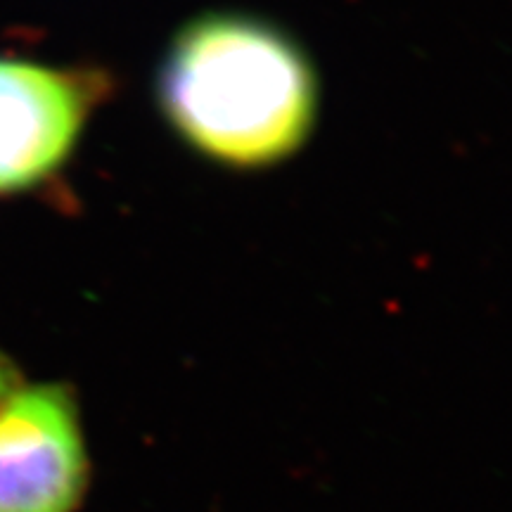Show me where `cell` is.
<instances>
[{
    "mask_svg": "<svg viewBox=\"0 0 512 512\" xmlns=\"http://www.w3.org/2000/svg\"><path fill=\"white\" fill-rule=\"evenodd\" d=\"M159 110L185 145L230 169H266L304 147L318 79L304 48L266 19H190L157 74Z\"/></svg>",
    "mask_w": 512,
    "mask_h": 512,
    "instance_id": "cell-1",
    "label": "cell"
},
{
    "mask_svg": "<svg viewBox=\"0 0 512 512\" xmlns=\"http://www.w3.org/2000/svg\"><path fill=\"white\" fill-rule=\"evenodd\" d=\"M15 389V370H12L10 363L3 361V356H0V403L8 399Z\"/></svg>",
    "mask_w": 512,
    "mask_h": 512,
    "instance_id": "cell-4",
    "label": "cell"
},
{
    "mask_svg": "<svg viewBox=\"0 0 512 512\" xmlns=\"http://www.w3.org/2000/svg\"><path fill=\"white\" fill-rule=\"evenodd\" d=\"M102 93L100 76L0 57V195L53 176Z\"/></svg>",
    "mask_w": 512,
    "mask_h": 512,
    "instance_id": "cell-3",
    "label": "cell"
},
{
    "mask_svg": "<svg viewBox=\"0 0 512 512\" xmlns=\"http://www.w3.org/2000/svg\"><path fill=\"white\" fill-rule=\"evenodd\" d=\"M86 489L74 394L62 384L15 389L0 403V512H74Z\"/></svg>",
    "mask_w": 512,
    "mask_h": 512,
    "instance_id": "cell-2",
    "label": "cell"
}]
</instances>
